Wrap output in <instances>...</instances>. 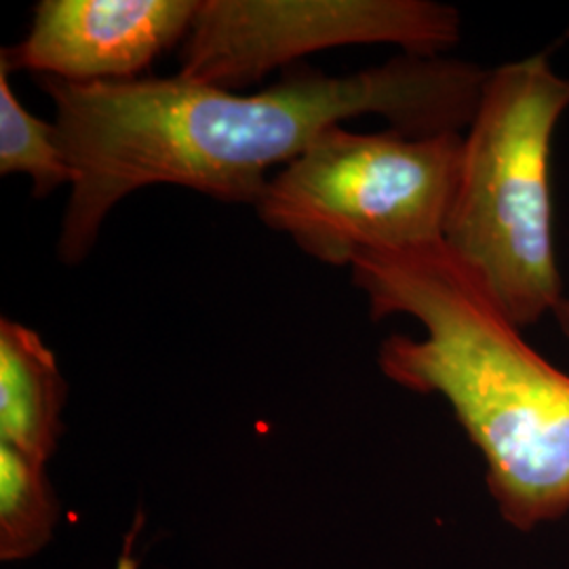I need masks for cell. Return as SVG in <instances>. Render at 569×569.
<instances>
[{"instance_id":"6da1fadb","label":"cell","mask_w":569,"mask_h":569,"mask_svg":"<svg viewBox=\"0 0 569 569\" xmlns=\"http://www.w3.org/2000/svg\"><path fill=\"white\" fill-rule=\"evenodd\" d=\"M489 70L443 56H409L345 77L291 68L253 96L182 74L119 82L39 77L74 182L58 256L81 264L103 220L140 188L171 183L224 203L258 204L268 171L296 161L326 129L380 114L409 138L460 133Z\"/></svg>"},{"instance_id":"7a4b0ae2","label":"cell","mask_w":569,"mask_h":569,"mask_svg":"<svg viewBox=\"0 0 569 569\" xmlns=\"http://www.w3.org/2000/svg\"><path fill=\"white\" fill-rule=\"evenodd\" d=\"M352 283L376 321L409 315L425 338L390 336L378 366L395 385L441 395L483 456L500 517L521 531L569 512V376L523 340L483 277L446 241L369 249Z\"/></svg>"},{"instance_id":"3957f363","label":"cell","mask_w":569,"mask_h":569,"mask_svg":"<svg viewBox=\"0 0 569 569\" xmlns=\"http://www.w3.org/2000/svg\"><path fill=\"white\" fill-rule=\"evenodd\" d=\"M569 81L545 58L489 70L468 124L443 241L519 327L566 298L555 253L550 150Z\"/></svg>"},{"instance_id":"277c9868","label":"cell","mask_w":569,"mask_h":569,"mask_svg":"<svg viewBox=\"0 0 569 569\" xmlns=\"http://www.w3.org/2000/svg\"><path fill=\"white\" fill-rule=\"evenodd\" d=\"M462 148L460 133L409 138L333 124L268 180L256 209L268 228L329 266H350L369 249L439 243Z\"/></svg>"},{"instance_id":"5b68a950","label":"cell","mask_w":569,"mask_h":569,"mask_svg":"<svg viewBox=\"0 0 569 569\" xmlns=\"http://www.w3.org/2000/svg\"><path fill=\"white\" fill-rule=\"evenodd\" d=\"M458 41L460 13L430 0H199L178 74L234 91L323 49L385 42L432 58Z\"/></svg>"},{"instance_id":"8992f818","label":"cell","mask_w":569,"mask_h":569,"mask_svg":"<svg viewBox=\"0 0 569 569\" xmlns=\"http://www.w3.org/2000/svg\"><path fill=\"white\" fill-rule=\"evenodd\" d=\"M199 0H42L28 34L0 53L7 74L30 70L66 82H119L183 42Z\"/></svg>"},{"instance_id":"52a82bcc","label":"cell","mask_w":569,"mask_h":569,"mask_svg":"<svg viewBox=\"0 0 569 569\" xmlns=\"http://www.w3.org/2000/svg\"><path fill=\"white\" fill-rule=\"evenodd\" d=\"M66 387L53 352L30 327L0 319V443L47 465L58 449Z\"/></svg>"},{"instance_id":"ba28073f","label":"cell","mask_w":569,"mask_h":569,"mask_svg":"<svg viewBox=\"0 0 569 569\" xmlns=\"http://www.w3.org/2000/svg\"><path fill=\"white\" fill-rule=\"evenodd\" d=\"M56 523L44 465L0 443V555L23 559L41 550Z\"/></svg>"},{"instance_id":"9c48e42d","label":"cell","mask_w":569,"mask_h":569,"mask_svg":"<svg viewBox=\"0 0 569 569\" xmlns=\"http://www.w3.org/2000/svg\"><path fill=\"white\" fill-rule=\"evenodd\" d=\"M13 173L32 178L34 199H47L74 182L56 124L30 114L18 102L9 74L0 70V176Z\"/></svg>"},{"instance_id":"30bf717a","label":"cell","mask_w":569,"mask_h":569,"mask_svg":"<svg viewBox=\"0 0 569 569\" xmlns=\"http://www.w3.org/2000/svg\"><path fill=\"white\" fill-rule=\"evenodd\" d=\"M555 319H557V323L561 327V333L566 336L569 340V296H566L559 306L555 308Z\"/></svg>"},{"instance_id":"8fae6325","label":"cell","mask_w":569,"mask_h":569,"mask_svg":"<svg viewBox=\"0 0 569 569\" xmlns=\"http://www.w3.org/2000/svg\"><path fill=\"white\" fill-rule=\"evenodd\" d=\"M138 563L131 559L129 552H122L121 561H119V568L117 569H136Z\"/></svg>"}]
</instances>
